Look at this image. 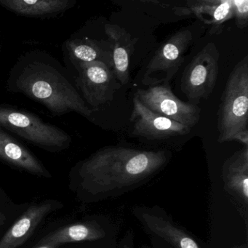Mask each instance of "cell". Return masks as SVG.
I'll use <instances>...</instances> for the list:
<instances>
[{
    "label": "cell",
    "instance_id": "10",
    "mask_svg": "<svg viewBox=\"0 0 248 248\" xmlns=\"http://www.w3.org/2000/svg\"><path fill=\"white\" fill-rule=\"evenodd\" d=\"M130 122L133 123L132 136L149 140H164L188 134L191 129L173 120L162 117L146 108L136 97L133 100Z\"/></svg>",
    "mask_w": 248,
    "mask_h": 248
},
{
    "label": "cell",
    "instance_id": "15",
    "mask_svg": "<svg viewBox=\"0 0 248 248\" xmlns=\"http://www.w3.org/2000/svg\"><path fill=\"white\" fill-rule=\"evenodd\" d=\"M0 159L33 175L51 177L42 162L16 139L0 127Z\"/></svg>",
    "mask_w": 248,
    "mask_h": 248
},
{
    "label": "cell",
    "instance_id": "19",
    "mask_svg": "<svg viewBox=\"0 0 248 248\" xmlns=\"http://www.w3.org/2000/svg\"><path fill=\"white\" fill-rule=\"evenodd\" d=\"M233 18L240 30L248 25V0H233Z\"/></svg>",
    "mask_w": 248,
    "mask_h": 248
},
{
    "label": "cell",
    "instance_id": "25",
    "mask_svg": "<svg viewBox=\"0 0 248 248\" xmlns=\"http://www.w3.org/2000/svg\"><path fill=\"white\" fill-rule=\"evenodd\" d=\"M172 248V247H171V248Z\"/></svg>",
    "mask_w": 248,
    "mask_h": 248
},
{
    "label": "cell",
    "instance_id": "3",
    "mask_svg": "<svg viewBox=\"0 0 248 248\" xmlns=\"http://www.w3.org/2000/svg\"><path fill=\"white\" fill-rule=\"evenodd\" d=\"M217 114L219 143L237 141L248 146V56L229 75Z\"/></svg>",
    "mask_w": 248,
    "mask_h": 248
},
{
    "label": "cell",
    "instance_id": "21",
    "mask_svg": "<svg viewBox=\"0 0 248 248\" xmlns=\"http://www.w3.org/2000/svg\"><path fill=\"white\" fill-rule=\"evenodd\" d=\"M57 247L54 246V245H50V244H42L40 247L37 248H56Z\"/></svg>",
    "mask_w": 248,
    "mask_h": 248
},
{
    "label": "cell",
    "instance_id": "11",
    "mask_svg": "<svg viewBox=\"0 0 248 248\" xmlns=\"http://www.w3.org/2000/svg\"><path fill=\"white\" fill-rule=\"evenodd\" d=\"M223 188L240 207L248 225V146L236 151L223 162L221 170Z\"/></svg>",
    "mask_w": 248,
    "mask_h": 248
},
{
    "label": "cell",
    "instance_id": "24",
    "mask_svg": "<svg viewBox=\"0 0 248 248\" xmlns=\"http://www.w3.org/2000/svg\"><path fill=\"white\" fill-rule=\"evenodd\" d=\"M0 49H1V40H0Z\"/></svg>",
    "mask_w": 248,
    "mask_h": 248
},
{
    "label": "cell",
    "instance_id": "8",
    "mask_svg": "<svg viewBox=\"0 0 248 248\" xmlns=\"http://www.w3.org/2000/svg\"><path fill=\"white\" fill-rule=\"evenodd\" d=\"M134 96L153 112L188 128H193L200 121V107L177 98L169 85H155L146 90L139 89Z\"/></svg>",
    "mask_w": 248,
    "mask_h": 248
},
{
    "label": "cell",
    "instance_id": "4",
    "mask_svg": "<svg viewBox=\"0 0 248 248\" xmlns=\"http://www.w3.org/2000/svg\"><path fill=\"white\" fill-rule=\"evenodd\" d=\"M0 127L50 152L64 150L72 143L70 135L60 127L35 114L7 106L0 105Z\"/></svg>",
    "mask_w": 248,
    "mask_h": 248
},
{
    "label": "cell",
    "instance_id": "16",
    "mask_svg": "<svg viewBox=\"0 0 248 248\" xmlns=\"http://www.w3.org/2000/svg\"><path fill=\"white\" fill-rule=\"evenodd\" d=\"M63 51L75 69L80 63L99 62L113 70L111 49L107 41L88 37L69 39L63 44Z\"/></svg>",
    "mask_w": 248,
    "mask_h": 248
},
{
    "label": "cell",
    "instance_id": "14",
    "mask_svg": "<svg viewBox=\"0 0 248 248\" xmlns=\"http://www.w3.org/2000/svg\"><path fill=\"white\" fill-rule=\"evenodd\" d=\"M177 15H194L211 25L210 34H219L222 31V26L231 18H233V0H199L187 2L186 8L175 9Z\"/></svg>",
    "mask_w": 248,
    "mask_h": 248
},
{
    "label": "cell",
    "instance_id": "23",
    "mask_svg": "<svg viewBox=\"0 0 248 248\" xmlns=\"http://www.w3.org/2000/svg\"><path fill=\"white\" fill-rule=\"evenodd\" d=\"M232 248H248L246 244H242V245H234Z\"/></svg>",
    "mask_w": 248,
    "mask_h": 248
},
{
    "label": "cell",
    "instance_id": "7",
    "mask_svg": "<svg viewBox=\"0 0 248 248\" xmlns=\"http://www.w3.org/2000/svg\"><path fill=\"white\" fill-rule=\"evenodd\" d=\"M75 69L77 88L90 108L97 109L113 101L121 85L109 66L93 62L80 63Z\"/></svg>",
    "mask_w": 248,
    "mask_h": 248
},
{
    "label": "cell",
    "instance_id": "22",
    "mask_svg": "<svg viewBox=\"0 0 248 248\" xmlns=\"http://www.w3.org/2000/svg\"><path fill=\"white\" fill-rule=\"evenodd\" d=\"M5 219H6V217H5V215L0 213V226L4 224Z\"/></svg>",
    "mask_w": 248,
    "mask_h": 248
},
{
    "label": "cell",
    "instance_id": "1",
    "mask_svg": "<svg viewBox=\"0 0 248 248\" xmlns=\"http://www.w3.org/2000/svg\"><path fill=\"white\" fill-rule=\"evenodd\" d=\"M170 159L165 150L107 146L79 162V187L91 201L115 198L149 183Z\"/></svg>",
    "mask_w": 248,
    "mask_h": 248
},
{
    "label": "cell",
    "instance_id": "18",
    "mask_svg": "<svg viewBox=\"0 0 248 248\" xmlns=\"http://www.w3.org/2000/svg\"><path fill=\"white\" fill-rule=\"evenodd\" d=\"M106 236L107 232L101 225L96 221H88L58 229L45 236L40 243L58 247L62 244L99 240Z\"/></svg>",
    "mask_w": 248,
    "mask_h": 248
},
{
    "label": "cell",
    "instance_id": "20",
    "mask_svg": "<svg viewBox=\"0 0 248 248\" xmlns=\"http://www.w3.org/2000/svg\"><path fill=\"white\" fill-rule=\"evenodd\" d=\"M119 248H134V235L133 231L129 230L123 236Z\"/></svg>",
    "mask_w": 248,
    "mask_h": 248
},
{
    "label": "cell",
    "instance_id": "17",
    "mask_svg": "<svg viewBox=\"0 0 248 248\" xmlns=\"http://www.w3.org/2000/svg\"><path fill=\"white\" fill-rule=\"evenodd\" d=\"M75 0H0V6L17 15L50 18L73 8Z\"/></svg>",
    "mask_w": 248,
    "mask_h": 248
},
{
    "label": "cell",
    "instance_id": "6",
    "mask_svg": "<svg viewBox=\"0 0 248 248\" xmlns=\"http://www.w3.org/2000/svg\"><path fill=\"white\" fill-rule=\"evenodd\" d=\"M192 41V32L188 29H182L172 34L148 63L142 83L149 87L168 85L182 66Z\"/></svg>",
    "mask_w": 248,
    "mask_h": 248
},
{
    "label": "cell",
    "instance_id": "2",
    "mask_svg": "<svg viewBox=\"0 0 248 248\" xmlns=\"http://www.w3.org/2000/svg\"><path fill=\"white\" fill-rule=\"evenodd\" d=\"M7 89L40 103L53 115L75 112L93 120V111L67 68L47 52L30 50L21 55L11 69Z\"/></svg>",
    "mask_w": 248,
    "mask_h": 248
},
{
    "label": "cell",
    "instance_id": "5",
    "mask_svg": "<svg viewBox=\"0 0 248 248\" xmlns=\"http://www.w3.org/2000/svg\"><path fill=\"white\" fill-rule=\"evenodd\" d=\"M220 53L214 43H209L193 58L181 80V89L190 104L197 105L214 91L219 74Z\"/></svg>",
    "mask_w": 248,
    "mask_h": 248
},
{
    "label": "cell",
    "instance_id": "13",
    "mask_svg": "<svg viewBox=\"0 0 248 248\" xmlns=\"http://www.w3.org/2000/svg\"><path fill=\"white\" fill-rule=\"evenodd\" d=\"M58 206L56 202L49 200L29 207L0 239V248H20L31 237L45 217Z\"/></svg>",
    "mask_w": 248,
    "mask_h": 248
},
{
    "label": "cell",
    "instance_id": "9",
    "mask_svg": "<svg viewBox=\"0 0 248 248\" xmlns=\"http://www.w3.org/2000/svg\"><path fill=\"white\" fill-rule=\"evenodd\" d=\"M133 216L151 235L158 236L173 248H202L195 238L159 206H136Z\"/></svg>",
    "mask_w": 248,
    "mask_h": 248
},
{
    "label": "cell",
    "instance_id": "12",
    "mask_svg": "<svg viewBox=\"0 0 248 248\" xmlns=\"http://www.w3.org/2000/svg\"><path fill=\"white\" fill-rule=\"evenodd\" d=\"M104 31L111 49L113 72L120 85H126L130 79V61L137 40L117 24H106Z\"/></svg>",
    "mask_w": 248,
    "mask_h": 248
}]
</instances>
